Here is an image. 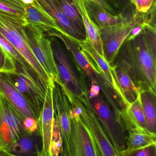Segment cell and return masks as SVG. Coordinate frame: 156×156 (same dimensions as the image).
<instances>
[{
  "mask_svg": "<svg viewBox=\"0 0 156 156\" xmlns=\"http://www.w3.org/2000/svg\"><path fill=\"white\" fill-rule=\"evenodd\" d=\"M24 119L14 106L0 93V148L12 152L21 136L27 133Z\"/></svg>",
  "mask_w": 156,
  "mask_h": 156,
  "instance_id": "5b68a950",
  "label": "cell"
},
{
  "mask_svg": "<svg viewBox=\"0 0 156 156\" xmlns=\"http://www.w3.org/2000/svg\"><path fill=\"white\" fill-rule=\"evenodd\" d=\"M26 6L22 0H0V11L26 22Z\"/></svg>",
  "mask_w": 156,
  "mask_h": 156,
  "instance_id": "d4e9b609",
  "label": "cell"
},
{
  "mask_svg": "<svg viewBox=\"0 0 156 156\" xmlns=\"http://www.w3.org/2000/svg\"><path fill=\"white\" fill-rule=\"evenodd\" d=\"M16 71L13 61L0 46V72L9 73H14Z\"/></svg>",
  "mask_w": 156,
  "mask_h": 156,
  "instance_id": "4316f807",
  "label": "cell"
},
{
  "mask_svg": "<svg viewBox=\"0 0 156 156\" xmlns=\"http://www.w3.org/2000/svg\"><path fill=\"white\" fill-rule=\"evenodd\" d=\"M24 20L0 11V34L24 57L29 65L48 84L50 79L30 50L24 33Z\"/></svg>",
  "mask_w": 156,
  "mask_h": 156,
  "instance_id": "3957f363",
  "label": "cell"
},
{
  "mask_svg": "<svg viewBox=\"0 0 156 156\" xmlns=\"http://www.w3.org/2000/svg\"><path fill=\"white\" fill-rule=\"evenodd\" d=\"M101 6L108 12L113 15H116L120 13L118 12L110 2V0H90Z\"/></svg>",
  "mask_w": 156,
  "mask_h": 156,
  "instance_id": "836d02e7",
  "label": "cell"
},
{
  "mask_svg": "<svg viewBox=\"0 0 156 156\" xmlns=\"http://www.w3.org/2000/svg\"><path fill=\"white\" fill-rule=\"evenodd\" d=\"M156 1H155L150 10L147 12L144 13L146 24L156 27Z\"/></svg>",
  "mask_w": 156,
  "mask_h": 156,
  "instance_id": "4dcf8cb0",
  "label": "cell"
},
{
  "mask_svg": "<svg viewBox=\"0 0 156 156\" xmlns=\"http://www.w3.org/2000/svg\"><path fill=\"white\" fill-rule=\"evenodd\" d=\"M0 156H18L12 154L6 150L0 148Z\"/></svg>",
  "mask_w": 156,
  "mask_h": 156,
  "instance_id": "8d00e7d4",
  "label": "cell"
},
{
  "mask_svg": "<svg viewBox=\"0 0 156 156\" xmlns=\"http://www.w3.org/2000/svg\"><path fill=\"white\" fill-rule=\"evenodd\" d=\"M6 74L11 82L31 106L38 120L43 108L45 98L36 87L20 73L16 71Z\"/></svg>",
  "mask_w": 156,
  "mask_h": 156,
  "instance_id": "4fadbf2b",
  "label": "cell"
},
{
  "mask_svg": "<svg viewBox=\"0 0 156 156\" xmlns=\"http://www.w3.org/2000/svg\"><path fill=\"white\" fill-rule=\"evenodd\" d=\"M70 104L71 134L68 156H101L91 133L77 108L71 103Z\"/></svg>",
  "mask_w": 156,
  "mask_h": 156,
  "instance_id": "9c48e42d",
  "label": "cell"
},
{
  "mask_svg": "<svg viewBox=\"0 0 156 156\" xmlns=\"http://www.w3.org/2000/svg\"><path fill=\"white\" fill-rule=\"evenodd\" d=\"M24 136H21V138L14 146L12 151H13L14 149L20 147L16 150L15 152H17V153H20L21 154L30 153L33 148V144H32V141L27 137H24Z\"/></svg>",
  "mask_w": 156,
  "mask_h": 156,
  "instance_id": "f1b7e54d",
  "label": "cell"
},
{
  "mask_svg": "<svg viewBox=\"0 0 156 156\" xmlns=\"http://www.w3.org/2000/svg\"><path fill=\"white\" fill-rule=\"evenodd\" d=\"M83 1L89 17L99 28L107 26L127 23L132 20L133 18L124 17L122 13L116 15L111 14L98 4L90 0Z\"/></svg>",
  "mask_w": 156,
  "mask_h": 156,
  "instance_id": "2e32d148",
  "label": "cell"
},
{
  "mask_svg": "<svg viewBox=\"0 0 156 156\" xmlns=\"http://www.w3.org/2000/svg\"><path fill=\"white\" fill-rule=\"evenodd\" d=\"M145 25V24L143 23H138L136 24L133 28L131 30L125 42L134 39L136 37L143 33Z\"/></svg>",
  "mask_w": 156,
  "mask_h": 156,
  "instance_id": "e575fe53",
  "label": "cell"
},
{
  "mask_svg": "<svg viewBox=\"0 0 156 156\" xmlns=\"http://www.w3.org/2000/svg\"><path fill=\"white\" fill-rule=\"evenodd\" d=\"M156 145L151 146L138 150L129 156H156Z\"/></svg>",
  "mask_w": 156,
  "mask_h": 156,
  "instance_id": "d590c367",
  "label": "cell"
},
{
  "mask_svg": "<svg viewBox=\"0 0 156 156\" xmlns=\"http://www.w3.org/2000/svg\"><path fill=\"white\" fill-rule=\"evenodd\" d=\"M24 128L27 133L32 134L37 129V121L32 117H27L23 122Z\"/></svg>",
  "mask_w": 156,
  "mask_h": 156,
  "instance_id": "1f68e13d",
  "label": "cell"
},
{
  "mask_svg": "<svg viewBox=\"0 0 156 156\" xmlns=\"http://www.w3.org/2000/svg\"><path fill=\"white\" fill-rule=\"evenodd\" d=\"M25 18L27 23L37 26L45 34L52 30L60 29L53 18L41 7L37 0L33 4L27 5Z\"/></svg>",
  "mask_w": 156,
  "mask_h": 156,
  "instance_id": "d6986e66",
  "label": "cell"
},
{
  "mask_svg": "<svg viewBox=\"0 0 156 156\" xmlns=\"http://www.w3.org/2000/svg\"><path fill=\"white\" fill-rule=\"evenodd\" d=\"M114 9L120 13L123 12L131 5L130 0H110Z\"/></svg>",
  "mask_w": 156,
  "mask_h": 156,
  "instance_id": "d6a6232c",
  "label": "cell"
},
{
  "mask_svg": "<svg viewBox=\"0 0 156 156\" xmlns=\"http://www.w3.org/2000/svg\"><path fill=\"white\" fill-rule=\"evenodd\" d=\"M66 17L76 28L86 37L85 27L80 13L73 0H56Z\"/></svg>",
  "mask_w": 156,
  "mask_h": 156,
  "instance_id": "cb8c5ba5",
  "label": "cell"
},
{
  "mask_svg": "<svg viewBox=\"0 0 156 156\" xmlns=\"http://www.w3.org/2000/svg\"><path fill=\"white\" fill-rule=\"evenodd\" d=\"M63 150V140L59 128L54 125L53 138L51 144L52 156H59Z\"/></svg>",
  "mask_w": 156,
  "mask_h": 156,
  "instance_id": "83f0119b",
  "label": "cell"
},
{
  "mask_svg": "<svg viewBox=\"0 0 156 156\" xmlns=\"http://www.w3.org/2000/svg\"><path fill=\"white\" fill-rule=\"evenodd\" d=\"M80 13L84 23L86 38L92 44L93 47L103 58L102 44L100 36V29L91 20L86 11L83 0H73ZM105 59V58H104Z\"/></svg>",
  "mask_w": 156,
  "mask_h": 156,
  "instance_id": "7402d4cb",
  "label": "cell"
},
{
  "mask_svg": "<svg viewBox=\"0 0 156 156\" xmlns=\"http://www.w3.org/2000/svg\"><path fill=\"white\" fill-rule=\"evenodd\" d=\"M65 93L70 102L77 108L82 120L91 133L101 156H125L116 150L106 135L92 105L85 94L77 96L67 90Z\"/></svg>",
  "mask_w": 156,
  "mask_h": 156,
  "instance_id": "277c9868",
  "label": "cell"
},
{
  "mask_svg": "<svg viewBox=\"0 0 156 156\" xmlns=\"http://www.w3.org/2000/svg\"><path fill=\"white\" fill-rule=\"evenodd\" d=\"M62 156H64V155H62Z\"/></svg>",
  "mask_w": 156,
  "mask_h": 156,
  "instance_id": "f35d334b",
  "label": "cell"
},
{
  "mask_svg": "<svg viewBox=\"0 0 156 156\" xmlns=\"http://www.w3.org/2000/svg\"><path fill=\"white\" fill-rule=\"evenodd\" d=\"M111 67L118 86L126 102L128 105L132 103L137 99L139 95V91L138 88L128 73L119 65L114 63Z\"/></svg>",
  "mask_w": 156,
  "mask_h": 156,
  "instance_id": "44dd1931",
  "label": "cell"
},
{
  "mask_svg": "<svg viewBox=\"0 0 156 156\" xmlns=\"http://www.w3.org/2000/svg\"><path fill=\"white\" fill-rule=\"evenodd\" d=\"M38 133L41 137L42 147L37 156H52L51 142L54 131V118L51 83L47 90L44 105L37 120Z\"/></svg>",
  "mask_w": 156,
  "mask_h": 156,
  "instance_id": "8fae6325",
  "label": "cell"
},
{
  "mask_svg": "<svg viewBox=\"0 0 156 156\" xmlns=\"http://www.w3.org/2000/svg\"><path fill=\"white\" fill-rule=\"evenodd\" d=\"M126 147L122 154L129 156L143 148L156 145V134L151 133L146 128H136L128 131Z\"/></svg>",
  "mask_w": 156,
  "mask_h": 156,
  "instance_id": "e0dca14e",
  "label": "cell"
},
{
  "mask_svg": "<svg viewBox=\"0 0 156 156\" xmlns=\"http://www.w3.org/2000/svg\"><path fill=\"white\" fill-rule=\"evenodd\" d=\"M115 62L128 73L139 91L156 94V59L148 49L143 32L124 43Z\"/></svg>",
  "mask_w": 156,
  "mask_h": 156,
  "instance_id": "6da1fadb",
  "label": "cell"
},
{
  "mask_svg": "<svg viewBox=\"0 0 156 156\" xmlns=\"http://www.w3.org/2000/svg\"><path fill=\"white\" fill-rule=\"evenodd\" d=\"M147 129L151 133H156V94L149 90L139 91Z\"/></svg>",
  "mask_w": 156,
  "mask_h": 156,
  "instance_id": "603a6c76",
  "label": "cell"
},
{
  "mask_svg": "<svg viewBox=\"0 0 156 156\" xmlns=\"http://www.w3.org/2000/svg\"><path fill=\"white\" fill-rule=\"evenodd\" d=\"M23 2L26 5L33 4L36 0H22Z\"/></svg>",
  "mask_w": 156,
  "mask_h": 156,
  "instance_id": "74e56055",
  "label": "cell"
},
{
  "mask_svg": "<svg viewBox=\"0 0 156 156\" xmlns=\"http://www.w3.org/2000/svg\"><path fill=\"white\" fill-rule=\"evenodd\" d=\"M138 23H145L144 16L143 13L136 10L132 20L130 22L99 28L104 58L111 66L114 64L118 53L131 30Z\"/></svg>",
  "mask_w": 156,
  "mask_h": 156,
  "instance_id": "8992f818",
  "label": "cell"
},
{
  "mask_svg": "<svg viewBox=\"0 0 156 156\" xmlns=\"http://www.w3.org/2000/svg\"><path fill=\"white\" fill-rule=\"evenodd\" d=\"M156 0H130L138 12L146 13L152 7Z\"/></svg>",
  "mask_w": 156,
  "mask_h": 156,
  "instance_id": "f546056e",
  "label": "cell"
},
{
  "mask_svg": "<svg viewBox=\"0 0 156 156\" xmlns=\"http://www.w3.org/2000/svg\"><path fill=\"white\" fill-rule=\"evenodd\" d=\"M120 124L125 132L136 128L147 129L140 93L137 99L129 104L125 111L121 113Z\"/></svg>",
  "mask_w": 156,
  "mask_h": 156,
  "instance_id": "ffe728a7",
  "label": "cell"
},
{
  "mask_svg": "<svg viewBox=\"0 0 156 156\" xmlns=\"http://www.w3.org/2000/svg\"><path fill=\"white\" fill-rule=\"evenodd\" d=\"M49 37L51 41L54 61L59 79L60 82L58 83H61L66 90L73 95L82 96L87 92L85 80L77 76L69 58L58 39L54 37Z\"/></svg>",
  "mask_w": 156,
  "mask_h": 156,
  "instance_id": "ba28073f",
  "label": "cell"
},
{
  "mask_svg": "<svg viewBox=\"0 0 156 156\" xmlns=\"http://www.w3.org/2000/svg\"><path fill=\"white\" fill-rule=\"evenodd\" d=\"M41 7L53 18L57 26L71 37L83 41L86 37L82 34L66 17L56 0H37Z\"/></svg>",
  "mask_w": 156,
  "mask_h": 156,
  "instance_id": "9a60e30c",
  "label": "cell"
},
{
  "mask_svg": "<svg viewBox=\"0 0 156 156\" xmlns=\"http://www.w3.org/2000/svg\"><path fill=\"white\" fill-rule=\"evenodd\" d=\"M0 93L14 106L24 118L36 116L24 97L11 82L6 73L0 72Z\"/></svg>",
  "mask_w": 156,
  "mask_h": 156,
  "instance_id": "5bb4252c",
  "label": "cell"
},
{
  "mask_svg": "<svg viewBox=\"0 0 156 156\" xmlns=\"http://www.w3.org/2000/svg\"><path fill=\"white\" fill-rule=\"evenodd\" d=\"M143 34L148 49L156 59V27L148 24L145 25Z\"/></svg>",
  "mask_w": 156,
  "mask_h": 156,
  "instance_id": "484cf974",
  "label": "cell"
},
{
  "mask_svg": "<svg viewBox=\"0 0 156 156\" xmlns=\"http://www.w3.org/2000/svg\"><path fill=\"white\" fill-rule=\"evenodd\" d=\"M0 46L13 61L16 72L30 81L45 98L49 84L42 80L24 57L1 34Z\"/></svg>",
  "mask_w": 156,
  "mask_h": 156,
  "instance_id": "7c38bea8",
  "label": "cell"
},
{
  "mask_svg": "<svg viewBox=\"0 0 156 156\" xmlns=\"http://www.w3.org/2000/svg\"><path fill=\"white\" fill-rule=\"evenodd\" d=\"M24 33L28 46L36 59L49 79L59 82L49 36L41 28L28 23L25 24Z\"/></svg>",
  "mask_w": 156,
  "mask_h": 156,
  "instance_id": "52a82bcc",
  "label": "cell"
},
{
  "mask_svg": "<svg viewBox=\"0 0 156 156\" xmlns=\"http://www.w3.org/2000/svg\"><path fill=\"white\" fill-rule=\"evenodd\" d=\"M85 82L89 100L106 135L116 150L122 153L126 147L125 132L117 122L105 98L102 96L100 87Z\"/></svg>",
  "mask_w": 156,
  "mask_h": 156,
  "instance_id": "7a4b0ae2",
  "label": "cell"
},
{
  "mask_svg": "<svg viewBox=\"0 0 156 156\" xmlns=\"http://www.w3.org/2000/svg\"><path fill=\"white\" fill-rule=\"evenodd\" d=\"M54 111V125L59 128L63 140V151L68 155L71 134V106L67 97L60 83L50 80Z\"/></svg>",
  "mask_w": 156,
  "mask_h": 156,
  "instance_id": "30bf717a",
  "label": "cell"
},
{
  "mask_svg": "<svg viewBox=\"0 0 156 156\" xmlns=\"http://www.w3.org/2000/svg\"><path fill=\"white\" fill-rule=\"evenodd\" d=\"M79 45L82 51L86 53L98 67L103 71L106 76L110 83L112 85L120 98L125 103L127 106L128 104L126 102L123 95L122 94L120 88L118 86L116 79L113 74L111 66L95 49L92 43L88 39L83 41L78 40Z\"/></svg>",
  "mask_w": 156,
  "mask_h": 156,
  "instance_id": "ac0fdd59",
  "label": "cell"
}]
</instances>
